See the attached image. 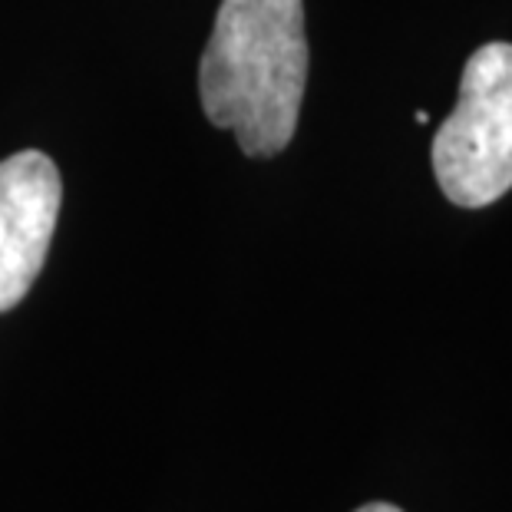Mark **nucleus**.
Wrapping results in <instances>:
<instances>
[{
	"instance_id": "obj_4",
	"label": "nucleus",
	"mask_w": 512,
	"mask_h": 512,
	"mask_svg": "<svg viewBox=\"0 0 512 512\" xmlns=\"http://www.w3.org/2000/svg\"><path fill=\"white\" fill-rule=\"evenodd\" d=\"M354 512H403L400 506H390V503H367L361 509H354Z\"/></svg>"
},
{
	"instance_id": "obj_1",
	"label": "nucleus",
	"mask_w": 512,
	"mask_h": 512,
	"mask_svg": "<svg viewBox=\"0 0 512 512\" xmlns=\"http://www.w3.org/2000/svg\"><path fill=\"white\" fill-rule=\"evenodd\" d=\"M308 63L304 0H222L199 63L202 110L245 156H278L298 129Z\"/></svg>"
},
{
	"instance_id": "obj_2",
	"label": "nucleus",
	"mask_w": 512,
	"mask_h": 512,
	"mask_svg": "<svg viewBox=\"0 0 512 512\" xmlns=\"http://www.w3.org/2000/svg\"><path fill=\"white\" fill-rule=\"evenodd\" d=\"M433 176L460 209H486L512 189V43L473 50L460 100L433 136Z\"/></svg>"
},
{
	"instance_id": "obj_3",
	"label": "nucleus",
	"mask_w": 512,
	"mask_h": 512,
	"mask_svg": "<svg viewBox=\"0 0 512 512\" xmlns=\"http://www.w3.org/2000/svg\"><path fill=\"white\" fill-rule=\"evenodd\" d=\"M63 205L57 162L40 149L0 162V314L14 311L47 261Z\"/></svg>"
}]
</instances>
